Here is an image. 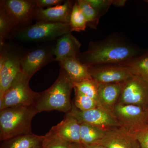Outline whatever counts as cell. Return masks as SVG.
Segmentation results:
<instances>
[{"mask_svg": "<svg viewBox=\"0 0 148 148\" xmlns=\"http://www.w3.org/2000/svg\"><path fill=\"white\" fill-rule=\"evenodd\" d=\"M54 47H43L29 51L21 59L22 73L30 79L37 71L53 61H55Z\"/></svg>", "mask_w": 148, "mask_h": 148, "instance_id": "12", "label": "cell"}, {"mask_svg": "<svg viewBox=\"0 0 148 148\" xmlns=\"http://www.w3.org/2000/svg\"><path fill=\"white\" fill-rule=\"evenodd\" d=\"M87 66L92 79L98 84L122 83L133 75L127 67L116 64Z\"/></svg>", "mask_w": 148, "mask_h": 148, "instance_id": "10", "label": "cell"}, {"mask_svg": "<svg viewBox=\"0 0 148 148\" xmlns=\"http://www.w3.org/2000/svg\"><path fill=\"white\" fill-rule=\"evenodd\" d=\"M73 88V82L61 68L55 82L47 90L40 92L33 106L38 113L53 110L68 113L73 106L71 94Z\"/></svg>", "mask_w": 148, "mask_h": 148, "instance_id": "2", "label": "cell"}, {"mask_svg": "<svg viewBox=\"0 0 148 148\" xmlns=\"http://www.w3.org/2000/svg\"><path fill=\"white\" fill-rule=\"evenodd\" d=\"M81 44L71 32L62 36L57 40L54 47L55 61L59 62L72 57H78Z\"/></svg>", "mask_w": 148, "mask_h": 148, "instance_id": "17", "label": "cell"}, {"mask_svg": "<svg viewBox=\"0 0 148 148\" xmlns=\"http://www.w3.org/2000/svg\"><path fill=\"white\" fill-rule=\"evenodd\" d=\"M97 11L101 17L108 11L113 0H86Z\"/></svg>", "mask_w": 148, "mask_h": 148, "instance_id": "28", "label": "cell"}, {"mask_svg": "<svg viewBox=\"0 0 148 148\" xmlns=\"http://www.w3.org/2000/svg\"><path fill=\"white\" fill-rule=\"evenodd\" d=\"M144 1L145 2L147 3L148 4V0H145Z\"/></svg>", "mask_w": 148, "mask_h": 148, "instance_id": "36", "label": "cell"}, {"mask_svg": "<svg viewBox=\"0 0 148 148\" xmlns=\"http://www.w3.org/2000/svg\"><path fill=\"white\" fill-rule=\"evenodd\" d=\"M44 135L34 133L22 135L3 141L0 148H33L42 145Z\"/></svg>", "mask_w": 148, "mask_h": 148, "instance_id": "19", "label": "cell"}, {"mask_svg": "<svg viewBox=\"0 0 148 148\" xmlns=\"http://www.w3.org/2000/svg\"><path fill=\"white\" fill-rule=\"evenodd\" d=\"M69 24L71 32L84 31L87 27L86 19L80 9L76 1L75 2L72 8Z\"/></svg>", "mask_w": 148, "mask_h": 148, "instance_id": "23", "label": "cell"}, {"mask_svg": "<svg viewBox=\"0 0 148 148\" xmlns=\"http://www.w3.org/2000/svg\"><path fill=\"white\" fill-rule=\"evenodd\" d=\"M72 1H66L64 3L47 8H36L34 11L33 19L37 22L70 23L72 8Z\"/></svg>", "mask_w": 148, "mask_h": 148, "instance_id": "14", "label": "cell"}, {"mask_svg": "<svg viewBox=\"0 0 148 148\" xmlns=\"http://www.w3.org/2000/svg\"><path fill=\"white\" fill-rule=\"evenodd\" d=\"M70 148H85L84 145L82 143H72Z\"/></svg>", "mask_w": 148, "mask_h": 148, "instance_id": "33", "label": "cell"}, {"mask_svg": "<svg viewBox=\"0 0 148 148\" xmlns=\"http://www.w3.org/2000/svg\"><path fill=\"white\" fill-rule=\"evenodd\" d=\"M70 32V24L37 22L20 29L16 38L25 41H47L59 38Z\"/></svg>", "mask_w": 148, "mask_h": 148, "instance_id": "5", "label": "cell"}, {"mask_svg": "<svg viewBox=\"0 0 148 148\" xmlns=\"http://www.w3.org/2000/svg\"><path fill=\"white\" fill-rule=\"evenodd\" d=\"M122 83L98 84V107L112 114V111L118 103Z\"/></svg>", "mask_w": 148, "mask_h": 148, "instance_id": "16", "label": "cell"}, {"mask_svg": "<svg viewBox=\"0 0 148 148\" xmlns=\"http://www.w3.org/2000/svg\"><path fill=\"white\" fill-rule=\"evenodd\" d=\"M76 1L86 19L87 27L91 29H97L101 16L86 0H78Z\"/></svg>", "mask_w": 148, "mask_h": 148, "instance_id": "22", "label": "cell"}, {"mask_svg": "<svg viewBox=\"0 0 148 148\" xmlns=\"http://www.w3.org/2000/svg\"><path fill=\"white\" fill-rule=\"evenodd\" d=\"M3 56L0 57V98L21 71V57L10 52L5 45L1 48Z\"/></svg>", "mask_w": 148, "mask_h": 148, "instance_id": "9", "label": "cell"}, {"mask_svg": "<svg viewBox=\"0 0 148 148\" xmlns=\"http://www.w3.org/2000/svg\"><path fill=\"white\" fill-rule=\"evenodd\" d=\"M15 27L12 21L2 10L0 9V44L4 45V40L9 36Z\"/></svg>", "mask_w": 148, "mask_h": 148, "instance_id": "26", "label": "cell"}, {"mask_svg": "<svg viewBox=\"0 0 148 148\" xmlns=\"http://www.w3.org/2000/svg\"><path fill=\"white\" fill-rule=\"evenodd\" d=\"M80 124L75 117L66 114L64 119L51 127L49 132L62 140L71 143H81Z\"/></svg>", "mask_w": 148, "mask_h": 148, "instance_id": "15", "label": "cell"}, {"mask_svg": "<svg viewBox=\"0 0 148 148\" xmlns=\"http://www.w3.org/2000/svg\"><path fill=\"white\" fill-rule=\"evenodd\" d=\"M67 114L75 117L79 123H88L106 129L121 126L112 114L100 107L82 112L73 102L71 110Z\"/></svg>", "mask_w": 148, "mask_h": 148, "instance_id": "11", "label": "cell"}, {"mask_svg": "<svg viewBox=\"0 0 148 148\" xmlns=\"http://www.w3.org/2000/svg\"><path fill=\"white\" fill-rule=\"evenodd\" d=\"M33 148H44L42 147V145H40L38 146H37V147H34Z\"/></svg>", "mask_w": 148, "mask_h": 148, "instance_id": "34", "label": "cell"}, {"mask_svg": "<svg viewBox=\"0 0 148 148\" xmlns=\"http://www.w3.org/2000/svg\"><path fill=\"white\" fill-rule=\"evenodd\" d=\"M112 114L121 127L133 132L142 129L148 123L146 110L139 106L118 103Z\"/></svg>", "mask_w": 148, "mask_h": 148, "instance_id": "7", "label": "cell"}, {"mask_svg": "<svg viewBox=\"0 0 148 148\" xmlns=\"http://www.w3.org/2000/svg\"><path fill=\"white\" fill-rule=\"evenodd\" d=\"M141 148H148V123L145 127L133 132Z\"/></svg>", "mask_w": 148, "mask_h": 148, "instance_id": "29", "label": "cell"}, {"mask_svg": "<svg viewBox=\"0 0 148 148\" xmlns=\"http://www.w3.org/2000/svg\"><path fill=\"white\" fill-rule=\"evenodd\" d=\"M119 65L127 67L132 75L148 81V53L139 56L131 61Z\"/></svg>", "mask_w": 148, "mask_h": 148, "instance_id": "21", "label": "cell"}, {"mask_svg": "<svg viewBox=\"0 0 148 148\" xmlns=\"http://www.w3.org/2000/svg\"><path fill=\"white\" fill-rule=\"evenodd\" d=\"M126 2V0H113L112 5L116 7H123L125 5Z\"/></svg>", "mask_w": 148, "mask_h": 148, "instance_id": "31", "label": "cell"}, {"mask_svg": "<svg viewBox=\"0 0 148 148\" xmlns=\"http://www.w3.org/2000/svg\"><path fill=\"white\" fill-rule=\"evenodd\" d=\"M61 68L66 72L73 83L92 79L88 66L81 62L78 57H72L58 62Z\"/></svg>", "mask_w": 148, "mask_h": 148, "instance_id": "18", "label": "cell"}, {"mask_svg": "<svg viewBox=\"0 0 148 148\" xmlns=\"http://www.w3.org/2000/svg\"><path fill=\"white\" fill-rule=\"evenodd\" d=\"M37 114L33 106H17L0 110L1 141L32 134V120Z\"/></svg>", "mask_w": 148, "mask_h": 148, "instance_id": "3", "label": "cell"}, {"mask_svg": "<svg viewBox=\"0 0 148 148\" xmlns=\"http://www.w3.org/2000/svg\"><path fill=\"white\" fill-rule=\"evenodd\" d=\"M96 144L107 148H141L133 132L121 126L107 130L105 136Z\"/></svg>", "mask_w": 148, "mask_h": 148, "instance_id": "13", "label": "cell"}, {"mask_svg": "<svg viewBox=\"0 0 148 148\" xmlns=\"http://www.w3.org/2000/svg\"><path fill=\"white\" fill-rule=\"evenodd\" d=\"M0 3V9L10 18L15 28L32 21L36 8L35 0H4Z\"/></svg>", "mask_w": 148, "mask_h": 148, "instance_id": "8", "label": "cell"}, {"mask_svg": "<svg viewBox=\"0 0 148 148\" xmlns=\"http://www.w3.org/2000/svg\"><path fill=\"white\" fill-rule=\"evenodd\" d=\"M75 90V100L73 103L76 107L82 112L92 110L98 107V102L94 99L80 92L77 89Z\"/></svg>", "mask_w": 148, "mask_h": 148, "instance_id": "25", "label": "cell"}, {"mask_svg": "<svg viewBox=\"0 0 148 148\" xmlns=\"http://www.w3.org/2000/svg\"><path fill=\"white\" fill-rule=\"evenodd\" d=\"M71 144L48 132L44 135L42 146L44 148H70Z\"/></svg>", "mask_w": 148, "mask_h": 148, "instance_id": "27", "label": "cell"}, {"mask_svg": "<svg viewBox=\"0 0 148 148\" xmlns=\"http://www.w3.org/2000/svg\"><path fill=\"white\" fill-rule=\"evenodd\" d=\"M146 112H147V121L148 123V108L147 109V110H146Z\"/></svg>", "mask_w": 148, "mask_h": 148, "instance_id": "35", "label": "cell"}, {"mask_svg": "<svg viewBox=\"0 0 148 148\" xmlns=\"http://www.w3.org/2000/svg\"><path fill=\"white\" fill-rule=\"evenodd\" d=\"M85 148H107L99 144H94L91 145H84Z\"/></svg>", "mask_w": 148, "mask_h": 148, "instance_id": "32", "label": "cell"}, {"mask_svg": "<svg viewBox=\"0 0 148 148\" xmlns=\"http://www.w3.org/2000/svg\"><path fill=\"white\" fill-rule=\"evenodd\" d=\"M64 1L62 0H35L36 8H43L59 5L64 3Z\"/></svg>", "mask_w": 148, "mask_h": 148, "instance_id": "30", "label": "cell"}, {"mask_svg": "<svg viewBox=\"0 0 148 148\" xmlns=\"http://www.w3.org/2000/svg\"><path fill=\"white\" fill-rule=\"evenodd\" d=\"M118 104L139 106L147 110L148 108V81L133 75L123 82Z\"/></svg>", "mask_w": 148, "mask_h": 148, "instance_id": "6", "label": "cell"}, {"mask_svg": "<svg viewBox=\"0 0 148 148\" xmlns=\"http://www.w3.org/2000/svg\"><path fill=\"white\" fill-rule=\"evenodd\" d=\"M80 124L81 142L83 145L96 144L105 136L108 130L84 123Z\"/></svg>", "mask_w": 148, "mask_h": 148, "instance_id": "20", "label": "cell"}, {"mask_svg": "<svg viewBox=\"0 0 148 148\" xmlns=\"http://www.w3.org/2000/svg\"><path fill=\"white\" fill-rule=\"evenodd\" d=\"M30 79L20 72L14 81L0 98V110L17 106H32L40 92H35L29 86Z\"/></svg>", "mask_w": 148, "mask_h": 148, "instance_id": "4", "label": "cell"}, {"mask_svg": "<svg viewBox=\"0 0 148 148\" xmlns=\"http://www.w3.org/2000/svg\"><path fill=\"white\" fill-rule=\"evenodd\" d=\"M74 88L82 94L94 99L98 103V83L93 79L79 83H73Z\"/></svg>", "mask_w": 148, "mask_h": 148, "instance_id": "24", "label": "cell"}, {"mask_svg": "<svg viewBox=\"0 0 148 148\" xmlns=\"http://www.w3.org/2000/svg\"><path fill=\"white\" fill-rule=\"evenodd\" d=\"M139 51L134 46L120 38L110 37L103 40L91 42L86 51L80 53L78 58L87 65H119L138 56Z\"/></svg>", "mask_w": 148, "mask_h": 148, "instance_id": "1", "label": "cell"}]
</instances>
